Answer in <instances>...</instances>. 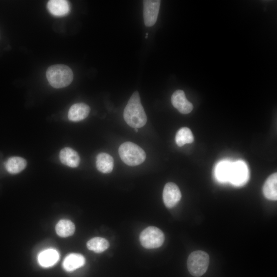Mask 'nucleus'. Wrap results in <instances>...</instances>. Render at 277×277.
<instances>
[{
    "label": "nucleus",
    "instance_id": "obj_1",
    "mask_svg": "<svg viewBox=\"0 0 277 277\" xmlns=\"http://www.w3.org/2000/svg\"><path fill=\"white\" fill-rule=\"evenodd\" d=\"M124 118L131 127L138 128L143 127L147 122V116L141 104L139 93H133L124 111Z\"/></svg>",
    "mask_w": 277,
    "mask_h": 277
},
{
    "label": "nucleus",
    "instance_id": "obj_2",
    "mask_svg": "<svg viewBox=\"0 0 277 277\" xmlns=\"http://www.w3.org/2000/svg\"><path fill=\"white\" fill-rule=\"evenodd\" d=\"M46 77L53 87L62 88L70 84L73 78V74L68 66L63 64H56L48 68Z\"/></svg>",
    "mask_w": 277,
    "mask_h": 277
},
{
    "label": "nucleus",
    "instance_id": "obj_3",
    "mask_svg": "<svg viewBox=\"0 0 277 277\" xmlns=\"http://www.w3.org/2000/svg\"><path fill=\"white\" fill-rule=\"evenodd\" d=\"M118 153L122 160L127 165L134 166L142 164L145 160L144 150L135 144L127 142L118 148Z\"/></svg>",
    "mask_w": 277,
    "mask_h": 277
},
{
    "label": "nucleus",
    "instance_id": "obj_4",
    "mask_svg": "<svg viewBox=\"0 0 277 277\" xmlns=\"http://www.w3.org/2000/svg\"><path fill=\"white\" fill-rule=\"evenodd\" d=\"M187 268L193 276L200 277L207 271L209 264V256L202 250L191 252L187 259Z\"/></svg>",
    "mask_w": 277,
    "mask_h": 277
},
{
    "label": "nucleus",
    "instance_id": "obj_5",
    "mask_svg": "<svg viewBox=\"0 0 277 277\" xmlns=\"http://www.w3.org/2000/svg\"><path fill=\"white\" fill-rule=\"evenodd\" d=\"M165 236L163 231L154 226H149L140 235L141 245L145 248L154 249L161 247L164 243Z\"/></svg>",
    "mask_w": 277,
    "mask_h": 277
},
{
    "label": "nucleus",
    "instance_id": "obj_6",
    "mask_svg": "<svg viewBox=\"0 0 277 277\" xmlns=\"http://www.w3.org/2000/svg\"><path fill=\"white\" fill-rule=\"evenodd\" d=\"M249 179V171L246 164L242 161L231 163L229 182L236 186L245 184Z\"/></svg>",
    "mask_w": 277,
    "mask_h": 277
},
{
    "label": "nucleus",
    "instance_id": "obj_7",
    "mask_svg": "<svg viewBox=\"0 0 277 277\" xmlns=\"http://www.w3.org/2000/svg\"><path fill=\"white\" fill-rule=\"evenodd\" d=\"M161 1L144 0L143 1V17L146 26H153L157 20Z\"/></svg>",
    "mask_w": 277,
    "mask_h": 277
},
{
    "label": "nucleus",
    "instance_id": "obj_8",
    "mask_svg": "<svg viewBox=\"0 0 277 277\" xmlns=\"http://www.w3.org/2000/svg\"><path fill=\"white\" fill-rule=\"evenodd\" d=\"M182 194L179 187L174 183H167L163 192V202L166 207H174L180 201Z\"/></svg>",
    "mask_w": 277,
    "mask_h": 277
},
{
    "label": "nucleus",
    "instance_id": "obj_9",
    "mask_svg": "<svg viewBox=\"0 0 277 277\" xmlns=\"http://www.w3.org/2000/svg\"><path fill=\"white\" fill-rule=\"evenodd\" d=\"M171 103L174 108L182 114L189 113L193 109V105L187 100L182 90L175 91L171 96Z\"/></svg>",
    "mask_w": 277,
    "mask_h": 277
},
{
    "label": "nucleus",
    "instance_id": "obj_10",
    "mask_svg": "<svg viewBox=\"0 0 277 277\" xmlns=\"http://www.w3.org/2000/svg\"><path fill=\"white\" fill-rule=\"evenodd\" d=\"M90 108L85 103H76L70 108L68 117L73 122H78L86 118L89 114Z\"/></svg>",
    "mask_w": 277,
    "mask_h": 277
},
{
    "label": "nucleus",
    "instance_id": "obj_11",
    "mask_svg": "<svg viewBox=\"0 0 277 277\" xmlns=\"http://www.w3.org/2000/svg\"><path fill=\"white\" fill-rule=\"evenodd\" d=\"M59 156L62 164L70 167H76L80 163V157L77 152L69 147L62 149Z\"/></svg>",
    "mask_w": 277,
    "mask_h": 277
},
{
    "label": "nucleus",
    "instance_id": "obj_12",
    "mask_svg": "<svg viewBox=\"0 0 277 277\" xmlns=\"http://www.w3.org/2000/svg\"><path fill=\"white\" fill-rule=\"evenodd\" d=\"M47 8L52 14L56 16L66 15L70 10L69 3L65 0H50L47 3Z\"/></svg>",
    "mask_w": 277,
    "mask_h": 277
},
{
    "label": "nucleus",
    "instance_id": "obj_13",
    "mask_svg": "<svg viewBox=\"0 0 277 277\" xmlns=\"http://www.w3.org/2000/svg\"><path fill=\"white\" fill-rule=\"evenodd\" d=\"M85 259L79 253H70L64 259L63 263V268L68 272L73 271L84 266Z\"/></svg>",
    "mask_w": 277,
    "mask_h": 277
},
{
    "label": "nucleus",
    "instance_id": "obj_14",
    "mask_svg": "<svg viewBox=\"0 0 277 277\" xmlns=\"http://www.w3.org/2000/svg\"><path fill=\"white\" fill-rule=\"evenodd\" d=\"M59 259L58 252L53 249H48L41 252L38 256V262L43 267H49L55 265Z\"/></svg>",
    "mask_w": 277,
    "mask_h": 277
},
{
    "label": "nucleus",
    "instance_id": "obj_15",
    "mask_svg": "<svg viewBox=\"0 0 277 277\" xmlns=\"http://www.w3.org/2000/svg\"><path fill=\"white\" fill-rule=\"evenodd\" d=\"M276 185L277 173L275 172L267 179L263 187V194L267 199L273 201L277 200Z\"/></svg>",
    "mask_w": 277,
    "mask_h": 277
},
{
    "label": "nucleus",
    "instance_id": "obj_16",
    "mask_svg": "<svg viewBox=\"0 0 277 277\" xmlns=\"http://www.w3.org/2000/svg\"><path fill=\"white\" fill-rule=\"evenodd\" d=\"M113 157L108 153H100L96 156V166L97 170L103 173H110L113 168Z\"/></svg>",
    "mask_w": 277,
    "mask_h": 277
},
{
    "label": "nucleus",
    "instance_id": "obj_17",
    "mask_svg": "<svg viewBox=\"0 0 277 277\" xmlns=\"http://www.w3.org/2000/svg\"><path fill=\"white\" fill-rule=\"evenodd\" d=\"M5 165L8 172L11 174H16L25 168L27 162L24 158L13 156L9 158L5 163Z\"/></svg>",
    "mask_w": 277,
    "mask_h": 277
},
{
    "label": "nucleus",
    "instance_id": "obj_18",
    "mask_svg": "<svg viewBox=\"0 0 277 277\" xmlns=\"http://www.w3.org/2000/svg\"><path fill=\"white\" fill-rule=\"evenodd\" d=\"M75 227L73 223L68 220H61L55 226L56 232L61 237L66 238L73 234Z\"/></svg>",
    "mask_w": 277,
    "mask_h": 277
},
{
    "label": "nucleus",
    "instance_id": "obj_19",
    "mask_svg": "<svg viewBox=\"0 0 277 277\" xmlns=\"http://www.w3.org/2000/svg\"><path fill=\"white\" fill-rule=\"evenodd\" d=\"M109 246V242L101 237H95L87 243V248L95 253H101L106 250Z\"/></svg>",
    "mask_w": 277,
    "mask_h": 277
},
{
    "label": "nucleus",
    "instance_id": "obj_20",
    "mask_svg": "<svg viewBox=\"0 0 277 277\" xmlns=\"http://www.w3.org/2000/svg\"><path fill=\"white\" fill-rule=\"evenodd\" d=\"M231 163L223 161L219 163L215 168V176L221 182L229 181Z\"/></svg>",
    "mask_w": 277,
    "mask_h": 277
},
{
    "label": "nucleus",
    "instance_id": "obj_21",
    "mask_svg": "<svg viewBox=\"0 0 277 277\" xmlns=\"http://www.w3.org/2000/svg\"><path fill=\"white\" fill-rule=\"evenodd\" d=\"M175 142L180 146L193 142L194 137L191 130L187 127H182L177 132L175 135Z\"/></svg>",
    "mask_w": 277,
    "mask_h": 277
},
{
    "label": "nucleus",
    "instance_id": "obj_22",
    "mask_svg": "<svg viewBox=\"0 0 277 277\" xmlns=\"http://www.w3.org/2000/svg\"><path fill=\"white\" fill-rule=\"evenodd\" d=\"M148 33H146V36H145V38H147L148 37Z\"/></svg>",
    "mask_w": 277,
    "mask_h": 277
},
{
    "label": "nucleus",
    "instance_id": "obj_23",
    "mask_svg": "<svg viewBox=\"0 0 277 277\" xmlns=\"http://www.w3.org/2000/svg\"><path fill=\"white\" fill-rule=\"evenodd\" d=\"M134 130L136 132H138V129L137 128H134Z\"/></svg>",
    "mask_w": 277,
    "mask_h": 277
}]
</instances>
